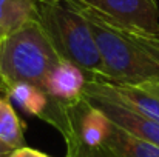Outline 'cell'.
Returning <instances> with one entry per match:
<instances>
[{
  "instance_id": "cell-2",
  "label": "cell",
  "mask_w": 159,
  "mask_h": 157,
  "mask_svg": "<svg viewBox=\"0 0 159 157\" xmlns=\"http://www.w3.org/2000/svg\"><path fill=\"white\" fill-rule=\"evenodd\" d=\"M36 17L62 60L79 66L90 80L102 79V59L87 19L63 0H36Z\"/></svg>"
},
{
  "instance_id": "cell-14",
  "label": "cell",
  "mask_w": 159,
  "mask_h": 157,
  "mask_svg": "<svg viewBox=\"0 0 159 157\" xmlns=\"http://www.w3.org/2000/svg\"><path fill=\"white\" fill-rule=\"evenodd\" d=\"M141 86L142 89H145L147 93L156 96L159 99V80H153V82H147V83H142V85H138Z\"/></svg>"
},
{
  "instance_id": "cell-8",
  "label": "cell",
  "mask_w": 159,
  "mask_h": 157,
  "mask_svg": "<svg viewBox=\"0 0 159 157\" xmlns=\"http://www.w3.org/2000/svg\"><path fill=\"white\" fill-rule=\"evenodd\" d=\"M108 89L131 109L138 111L139 114L159 122V99L156 96L147 93L138 85H117L105 82Z\"/></svg>"
},
{
  "instance_id": "cell-11",
  "label": "cell",
  "mask_w": 159,
  "mask_h": 157,
  "mask_svg": "<svg viewBox=\"0 0 159 157\" xmlns=\"http://www.w3.org/2000/svg\"><path fill=\"white\" fill-rule=\"evenodd\" d=\"M0 140L12 150L25 146L23 126L8 99L0 97Z\"/></svg>"
},
{
  "instance_id": "cell-6",
  "label": "cell",
  "mask_w": 159,
  "mask_h": 157,
  "mask_svg": "<svg viewBox=\"0 0 159 157\" xmlns=\"http://www.w3.org/2000/svg\"><path fill=\"white\" fill-rule=\"evenodd\" d=\"M88 80V76L79 66L68 60H59L45 79L43 91L51 100L73 103L84 97Z\"/></svg>"
},
{
  "instance_id": "cell-7",
  "label": "cell",
  "mask_w": 159,
  "mask_h": 157,
  "mask_svg": "<svg viewBox=\"0 0 159 157\" xmlns=\"http://www.w3.org/2000/svg\"><path fill=\"white\" fill-rule=\"evenodd\" d=\"M98 157H159V146L113 125Z\"/></svg>"
},
{
  "instance_id": "cell-12",
  "label": "cell",
  "mask_w": 159,
  "mask_h": 157,
  "mask_svg": "<svg viewBox=\"0 0 159 157\" xmlns=\"http://www.w3.org/2000/svg\"><path fill=\"white\" fill-rule=\"evenodd\" d=\"M130 31L133 33V36H134L144 46H147L148 50H152V51L159 57V34H148V33L133 31V29H130Z\"/></svg>"
},
{
  "instance_id": "cell-4",
  "label": "cell",
  "mask_w": 159,
  "mask_h": 157,
  "mask_svg": "<svg viewBox=\"0 0 159 157\" xmlns=\"http://www.w3.org/2000/svg\"><path fill=\"white\" fill-rule=\"evenodd\" d=\"M84 97L101 109L117 128L159 146V122L152 120L119 100L102 80H88Z\"/></svg>"
},
{
  "instance_id": "cell-13",
  "label": "cell",
  "mask_w": 159,
  "mask_h": 157,
  "mask_svg": "<svg viewBox=\"0 0 159 157\" xmlns=\"http://www.w3.org/2000/svg\"><path fill=\"white\" fill-rule=\"evenodd\" d=\"M8 157H50L45 153H40L37 150H33V148H28V146H22V148H17L14 150Z\"/></svg>"
},
{
  "instance_id": "cell-3",
  "label": "cell",
  "mask_w": 159,
  "mask_h": 157,
  "mask_svg": "<svg viewBox=\"0 0 159 157\" xmlns=\"http://www.w3.org/2000/svg\"><path fill=\"white\" fill-rule=\"evenodd\" d=\"M62 60L37 17L0 39V83L3 89L26 82L43 89L45 79Z\"/></svg>"
},
{
  "instance_id": "cell-5",
  "label": "cell",
  "mask_w": 159,
  "mask_h": 157,
  "mask_svg": "<svg viewBox=\"0 0 159 157\" xmlns=\"http://www.w3.org/2000/svg\"><path fill=\"white\" fill-rule=\"evenodd\" d=\"M117 25L159 34V8L156 0H77Z\"/></svg>"
},
{
  "instance_id": "cell-1",
  "label": "cell",
  "mask_w": 159,
  "mask_h": 157,
  "mask_svg": "<svg viewBox=\"0 0 159 157\" xmlns=\"http://www.w3.org/2000/svg\"><path fill=\"white\" fill-rule=\"evenodd\" d=\"M88 22L102 59V82L142 85L159 80V57L144 46L130 29L117 25L77 0H63Z\"/></svg>"
},
{
  "instance_id": "cell-10",
  "label": "cell",
  "mask_w": 159,
  "mask_h": 157,
  "mask_svg": "<svg viewBox=\"0 0 159 157\" xmlns=\"http://www.w3.org/2000/svg\"><path fill=\"white\" fill-rule=\"evenodd\" d=\"M36 19V0H0V39Z\"/></svg>"
},
{
  "instance_id": "cell-9",
  "label": "cell",
  "mask_w": 159,
  "mask_h": 157,
  "mask_svg": "<svg viewBox=\"0 0 159 157\" xmlns=\"http://www.w3.org/2000/svg\"><path fill=\"white\" fill-rule=\"evenodd\" d=\"M5 93L26 114L37 116L40 119L45 116V112L50 106V102H51L42 88H39L33 83H26V82L12 83L5 88Z\"/></svg>"
},
{
  "instance_id": "cell-15",
  "label": "cell",
  "mask_w": 159,
  "mask_h": 157,
  "mask_svg": "<svg viewBox=\"0 0 159 157\" xmlns=\"http://www.w3.org/2000/svg\"><path fill=\"white\" fill-rule=\"evenodd\" d=\"M12 151H14L12 148H9L8 145H5V143L0 140V157H8Z\"/></svg>"
}]
</instances>
